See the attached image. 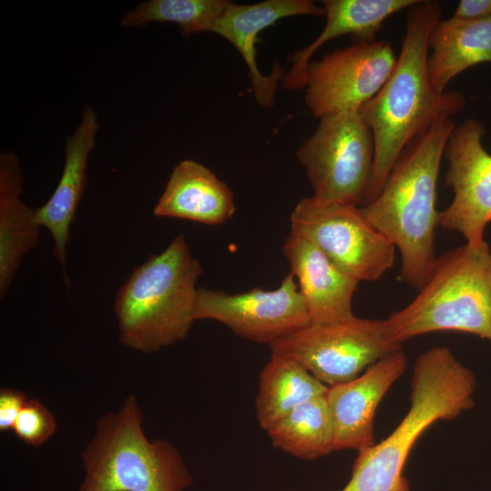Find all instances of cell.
I'll use <instances>...</instances> for the list:
<instances>
[{"instance_id":"obj_11","label":"cell","mask_w":491,"mask_h":491,"mask_svg":"<svg viewBox=\"0 0 491 491\" xmlns=\"http://www.w3.org/2000/svg\"><path fill=\"white\" fill-rule=\"evenodd\" d=\"M194 318L217 321L242 338L268 345L311 324L291 272L274 290L230 294L198 288Z\"/></svg>"},{"instance_id":"obj_2","label":"cell","mask_w":491,"mask_h":491,"mask_svg":"<svg viewBox=\"0 0 491 491\" xmlns=\"http://www.w3.org/2000/svg\"><path fill=\"white\" fill-rule=\"evenodd\" d=\"M455 127L451 116L436 120L405 148L378 195L360 207L368 222L399 250L400 276L416 290L426 283L436 260L437 178Z\"/></svg>"},{"instance_id":"obj_4","label":"cell","mask_w":491,"mask_h":491,"mask_svg":"<svg viewBox=\"0 0 491 491\" xmlns=\"http://www.w3.org/2000/svg\"><path fill=\"white\" fill-rule=\"evenodd\" d=\"M202 274L183 234L135 267L115 298L120 342L151 354L185 339L195 321L196 282Z\"/></svg>"},{"instance_id":"obj_6","label":"cell","mask_w":491,"mask_h":491,"mask_svg":"<svg viewBox=\"0 0 491 491\" xmlns=\"http://www.w3.org/2000/svg\"><path fill=\"white\" fill-rule=\"evenodd\" d=\"M418 295L385 319L402 344L436 331H459L491 341V251L484 241L464 244L436 257Z\"/></svg>"},{"instance_id":"obj_18","label":"cell","mask_w":491,"mask_h":491,"mask_svg":"<svg viewBox=\"0 0 491 491\" xmlns=\"http://www.w3.org/2000/svg\"><path fill=\"white\" fill-rule=\"evenodd\" d=\"M419 0H325L326 22L320 35L306 47L289 56L291 68L285 73L281 85L286 90L305 88L307 68L313 54L325 43L350 35L359 42L375 40L385 20Z\"/></svg>"},{"instance_id":"obj_26","label":"cell","mask_w":491,"mask_h":491,"mask_svg":"<svg viewBox=\"0 0 491 491\" xmlns=\"http://www.w3.org/2000/svg\"><path fill=\"white\" fill-rule=\"evenodd\" d=\"M453 16L467 19L490 17L491 0H461Z\"/></svg>"},{"instance_id":"obj_21","label":"cell","mask_w":491,"mask_h":491,"mask_svg":"<svg viewBox=\"0 0 491 491\" xmlns=\"http://www.w3.org/2000/svg\"><path fill=\"white\" fill-rule=\"evenodd\" d=\"M327 388L296 360L271 352L259 375L256 398L258 425L266 431L292 409L325 395Z\"/></svg>"},{"instance_id":"obj_1","label":"cell","mask_w":491,"mask_h":491,"mask_svg":"<svg viewBox=\"0 0 491 491\" xmlns=\"http://www.w3.org/2000/svg\"><path fill=\"white\" fill-rule=\"evenodd\" d=\"M441 15L437 1L419 0L409 8L395 67L380 91L359 108L375 140L372 176L360 207L378 195L409 144L424 135L440 116H452L465 106L460 93H438L428 79V39Z\"/></svg>"},{"instance_id":"obj_9","label":"cell","mask_w":491,"mask_h":491,"mask_svg":"<svg viewBox=\"0 0 491 491\" xmlns=\"http://www.w3.org/2000/svg\"><path fill=\"white\" fill-rule=\"evenodd\" d=\"M290 226V232L310 241L358 282L376 281L394 266L396 247L358 205L306 197L294 207Z\"/></svg>"},{"instance_id":"obj_24","label":"cell","mask_w":491,"mask_h":491,"mask_svg":"<svg viewBox=\"0 0 491 491\" xmlns=\"http://www.w3.org/2000/svg\"><path fill=\"white\" fill-rule=\"evenodd\" d=\"M55 430L53 414L35 398L27 399L13 427L20 440L34 446L45 443Z\"/></svg>"},{"instance_id":"obj_19","label":"cell","mask_w":491,"mask_h":491,"mask_svg":"<svg viewBox=\"0 0 491 491\" xmlns=\"http://www.w3.org/2000/svg\"><path fill=\"white\" fill-rule=\"evenodd\" d=\"M23 175L18 157L0 155V296L4 298L24 257L40 236L35 209L21 199Z\"/></svg>"},{"instance_id":"obj_17","label":"cell","mask_w":491,"mask_h":491,"mask_svg":"<svg viewBox=\"0 0 491 491\" xmlns=\"http://www.w3.org/2000/svg\"><path fill=\"white\" fill-rule=\"evenodd\" d=\"M235 210L228 185L203 164L185 159L174 166L153 213L215 225L229 220Z\"/></svg>"},{"instance_id":"obj_14","label":"cell","mask_w":491,"mask_h":491,"mask_svg":"<svg viewBox=\"0 0 491 491\" xmlns=\"http://www.w3.org/2000/svg\"><path fill=\"white\" fill-rule=\"evenodd\" d=\"M299 15H325V10L310 0H266L250 5L231 2L211 30L231 43L241 55L260 106L274 105L278 83L286 72L276 63L269 75L260 72L256 51L258 35L280 19Z\"/></svg>"},{"instance_id":"obj_8","label":"cell","mask_w":491,"mask_h":491,"mask_svg":"<svg viewBox=\"0 0 491 491\" xmlns=\"http://www.w3.org/2000/svg\"><path fill=\"white\" fill-rule=\"evenodd\" d=\"M272 353L289 356L326 386L348 382L402 344L390 336L386 320L353 317L313 324L269 345Z\"/></svg>"},{"instance_id":"obj_20","label":"cell","mask_w":491,"mask_h":491,"mask_svg":"<svg viewBox=\"0 0 491 491\" xmlns=\"http://www.w3.org/2000/svg\"><path fill=\"white\" fill-rule=\"evenodd\" d=\"M428 46V79L436 92L444 93L458 74L477 64L491 63V16L440 19L430 32Z\"/></svg>"},{"instance_id":"obj_12","label":"cell","mask_w":491,"mask_h":491,"mask_svg":"<svg viewBox=\"0 0 491 491\" xmlns=\"http://www.w3.org/2000/svg\"><path fill=\"white\" fill-rule=\"evenodd\" d=\"M484 125L469 118L455 127L446 148L448 162L446 185L452 188V203L438 211L437 225L460 233L466 243L484 242L491 223V155L482 145Z\"/></svg>"},{"instance_id":"obj_16","label":"cell","mask_w":491,"mask_h":491,"mask_svg":"<svg viewBox=\"0 0 491 491\" xmlns=\"http://www.w3.org/2000/svg\"><path fill=\"white\" fill-rule=\"evenodd\" d=\"M98 128L95 111L89 105L85 106L80 124L65 140V159L59 182L49 200L35 208L37 223L52 235L53 253L64 269L67 286L65 259L70 227L85 192L87 161L95 146Z\"/></svg>"},{"instance_id":"obj_5","label":"cell","mask_w":491,"mask_h":491,"mask_svg":"<svg viewBox=\"0 0 491 491\" xmlns=\"http://www.w3.org/2000/svg\"><path fill=\"white\" fill-rule=\"evenodd\" d=\"M134 395L100 416L82 452L85 476L78 491H184L194 482L179 450L149 440Z\"/></svg>"},{"instance_id":"obj_22","label":"cell","mask_w":491,"mask_h":491,"mask_svg":"<svg viewBox=\"0 0 491 491\" xmlns=\"http://www.w3.org/2000/svg\"><path fill=\"white\" fill-rule=\"evenodd\" d=\"M272 445L302 459L334 451L335 430L326 394L292 409L266 430Z\"/></svg>"},{"instance_id":"obj_7","label":"cell","mask_w":491,"mask_h":491,"mask_svg":"<svg viewBox=\"0 0 491 491\" xmlns=\"http://www.w3.org/2000/svg\"><path fill=\"white\" fill-rule=\"evenodd\" d=\"M313 188L326 203L360 205L375 160L373 133L359 109L320 118L296 152Z\"/></svg>"},{"instance_id":"obj_13","label":"cell","mask_w":491,"mask_h":491,"mask_svg":"<svg viewBox=\"0 0 491 491\" xmlns=\"http://www.w3.org/2000/svg\"><path fill=\"white\" fill-rule=\"evenodd\" d=\"M406 366V356L399 350L369 366L363 375L328 386L326 397L334 423V451L361 452L375 445L374 416L377 406Z\"/></svg>"},{"instance_id":"obj_23","label":"cell","mask_w":491,"mask_h":491,"mask_svg":"<svg viewBox=\"0 0 491 491\" xmlns=\"http://www.w3.org/2000/svg\"><path fill=\"white\" fill-rule=\"evenodd\" d=\"M231 2L226 0H149L121 19L124 27H144L152 22L173 23L184 35L211 32Z\"/></svg>"},{"instance_id":"obj_10","label":"cell","mask_w":491,"mask_h":491,"mask_svg":"<svg viewBox=\"0 0 491 491\" xmlns=\"http://www.w3.org/2000/svg\"><path fill=\"white\" fill-rule=\"evenodd\" d=\"M388 41L359 42L310 61L305 103L319 119L357 110L383 87L396 63Z\"/></svg>"},{"instance_id":"obj_25","label":"cell","mask_w":491,"mask_h":491,"mask_svg":"<svg viewBox=\"0 0 491 491\" xmlns=\"http://www.w3.org/2000/svg\"><path fill=\"white\" fill-rule=\"evenodd\" d=\"M25 395L17 389L3 388L0 390V431L13 430L14 425L25 405Z\"/></svg>"},{"instance_id":"obj_15","label":"cell","mask_w":491,"mask_h":491,"mask_svg":"<svg viewBox=\"0 0 491 491\" xmlns=\"http://www.w3.org/2000/svg\"><path fill=\"white\" fill-rule=\"evenodd\" d=\"M282 250L297 280L311 323L355 317L352 301L357 280L343 272L310 241L292 232L285 239Z\"/></svg>"},{"instance_id":"obj_3","label":"cell","mask_w":491,"mask_h":491,"mask_svg":"<svg viewBox=\"0 0 491 491\" xmlns=\"http://www.w3.org/2000/svg\"><path fill=\"white\" fill-rule=\"evenodd\" d=\"M476 377L445 346L421 354L411 379V406L384 440L359 452L349 482L341 491H409L402 476L422 433L438 420H452L474 406Z\"/></svg>"}]
</instances>
